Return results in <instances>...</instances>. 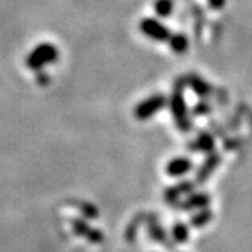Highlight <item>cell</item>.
Listing matches in <instances>:
<instances>
[{"label":"cell","instance_id":"obj_3","mask_svg":"<svg viewBox=\"0 0 252 252\" xmlns=\"http://www.w3.org/2000/svg\"><path fill=\"white\" fill-rule=\"evenodd\" d=\"M190 166H191L190 161H187L184 158H178V159H173L169 164L167 172L173 176H179V175H184L187 170H190Z\"/></svg>","mask_w":252,"mask_h":252},{"label":"cell","instance_id":"obj_6","mask_svg":"<svg viewBox=\"0 0 252 252\" xmlns=\"http://www.w3.org/2000/svg\"><path fill=\"white\" fill-rule=\"evenodd\" d=\"M225 3H226V0H208V5L213 9H220V8H223Z\"/></svg>","mask_w":252,"mask_h":252},{"label":"cell","instance_id":"obj_2","mask_svg":"<svg viewBox=\"0 0 252 252\" xmlns=\"http://www.w3.org/2000/svg\"><path fill=\"white\" fill-rule=\"evenodd\" d=\"M163 106V97L159 96H155V97H151L148 102L143 103L140 108H138V114H141L143 117L141 119H146V116H149L151 113H157L159 108Z\"/></svg>","mask_w":252,"mask_h":252},{"label":"cell","instance_id":"obj_5","mask_svg":"<svg viewBox=\"0 0 252 252\" xmlns=\"http://www.w3.org/2000/svg\"><path fill=\"white\" fill-rule=\"evenodd\" d=\"M187 38L184 37V35L178 33V35H173V37L170 38V47L175 50V52H184L187 49Z\"/></svg>","mask_w":252,"mask_h":252},{"label":"cell","instance_id":"obj_1","mask_svg":"<svg viewBox=\"0 0 252 252\" xmlns=\"http://www.w3.org/2000/svg\"><path fill=\"white\" fill-rule=\"evenodd\" d=\"M141 29L143 32H145L148 37L154 38V40H158V41H164L170 37V33H169V29L164 26V25H161L152 19H146L145 22L141 23Z\"/></svg>","mask_w":252,"mask_h":252},{"label":"cell","instance_id":"obj_4","mask_svg":"<svg viewBox=\"0 0 252 252\" xmlns=\"http://www.w3.org/2000/svg\"><path fill=\"white\" fill-rule=\"evenodd\" d=\"M155 11L159 17H169L173 11V2L172 0H157Z\"/></svg>","mask_w":252,"mask_h":252}]
</instances>
